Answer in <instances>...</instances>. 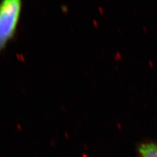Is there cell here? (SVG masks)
<instances>
[{"instance_id": "obj_1", "label": "cell", "mask_w": 157, "mask_h": 157, "mask_svg": "<svg viewBox=\"0 0 157 157\" xmlns=\"http://www.w3.org/2000/svg\"><path fill=\"white\" fill-rule=\"evenodd\" d=\"M22 7L21 0L0 2V52L14 36Z\"/></svg>"}, {"instance_id": "obj_2", "label": "cell", "mask_w": 157, "mask_h": 157, "mask_svg": "<svg viewBox=\"0 0 157 157\" xmlns=\"http://www.w3.org/2000/svg\"><path fill=\"white\" fill-rule=\"evenodd\" d=\"M138 157H157V144L153 142H147L140 145Z\"/></svg>"}]
</instances>
